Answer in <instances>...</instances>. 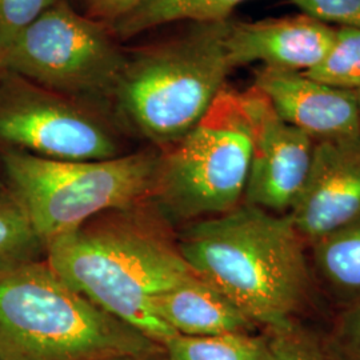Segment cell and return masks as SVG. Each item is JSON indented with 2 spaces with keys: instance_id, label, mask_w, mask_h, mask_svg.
Returning a JSON list of instances; mask_svg holds the SVG:
<instances>
[{
  "instance_id": "26",
  "label": "cell",
  "mask_w": 360,
  "mask_h": 360,
  "mask_svg": "<svg viewBox=\"0 0 360 360\" xmlns=\"http://www.w3.org/2000/svg\"><path fill=\"white\" fill-rule=\"evenodd\" d=\"M3 188H6V183L3 179V174H1V168H0V190H3Z\"/></svg>"
},
{
  "instance_id": "11",
  "label": "cell",
  "mask_w": 360,
  "mask_h": 360,
  "mask_svg": "<svg viewBox=\"0 0 360 360\" xmlns=\"http://www.w3.org/2000/svg\"><path fill=\"white\" fill-rule=\"evenodd\" d=\"M254 87L285 123L315 141L360 134L356 91L324 84L306 72L263 67Z\"/></svg>"
},
{
  "instance_id": "21",
  "label": "cell",
  "mask_w": 360,
  "mask_h": 360,
  "mask_svg": "<svg viewBox=\"0 0 360 360\" xmlns=\"http://www.w3.org/2000/svg\"><path fill=\"white\" fill-rule=\"evenodd\" d=\"M304 15L326 25L360 28V0H291Z\"/></svg>"
},
{
  "instance_id": "17",
  "label": "cell",
  "mask_w": 360,
  "mask_h": 360,
  "mask_svg": "<svg viewBox=\"0 0 360 360\" xmlns=\"http://www.w3.org/2000/svg\"><path fill=\"white\" fill-rule=\"evenodd\" d=\"M46 259V245L25 207L7 187L0 190V266Z\"/></svg>"
},
{
  "instance_id": "18",
  "label": "cell",
  "mask_w": 360,
  "mask_h": 360,
  "mask_svg": "<svg viewBox=\"0 0 360 360\" xmlns=\"http://www.w3.org/2000/svg\"><path fill=\"white\" fill-rule=\"evenodd\" d=\"M306 74L333 87L360 90V28H336L330 51Z\"/></svg>"
},
{
  "instance_id": "12",
  "label": "cell",
  "mask_w": 360,
  "mask_h": 360,
  "mask_svg": "<svg viewBox=\"0 0 360 360\" xmlns=\"http://www.w3.org/2000/svg\"><path fill=\"white\" fill-rule=\"evenodd\" d=\"M336 28L309 15L262 22L229 20L226 46L232 67H264L309 72L330 51Z\"/></svg>"
},
{
  "instance_id": "14",
  "label": "cell",
  "mask_w": 360,
  "mask_h": 360,
  "mask_svg": "<svg viewBox=\"0 0 360 360\" xmlns=\"http://www.w3.org/2000/svg\"><path fill=\"white\" fill-rule=\"evenodd\" d=\"M309 245L315 270L335 294L360 299V217Z\"/></svg>"
},
{
  "instance_id": "19",
  "label": "cell",
  "mask_w": 360,
  "mask_h": 360,
  "mask_svg": "<svg viewBox=\"0 0 360 360\" xmlns=\"http://www.w3.org/2000/svg\"><path fill=\"white\" fill-rule=\"evenodd\" d=\"M269 331L266 360H336L316 340L297 331L294 324Z\"/></svg>"
},
{
  "instance_id": "2",
  "label": "cell",
  "mask_w": 360,
  "mask_h": 360,
  "mask_svg": "<svg viewBox=\"0 0 360 360\" xmlns=\"http://www.w3.org/2000/svg\"><path fill=\"white\" fill-rule=\"evenodd\" d=\"M181 254L245 316L267 330L292 326L311 295L306 240L287 214L242 203L178 229Z\"/></svg>"
},
{
  "instance_id": "22",
  "label": "cell",
  "mask_w": 360,
  "mask_h": 360,
  "mask_svg": "<svg viewBox=\"0 0 360 360\" xmlns=\"http://www.w3.org/2000/svg\"><path fill=\"white\" fill-rule=\"evenodd\" d=\"M339 351L349 360H360V299L352 302L339 318L336 328Z\"/></svg>"
},
{
  "instance_id": "15",
  "label": "cell",
  "mask_w": 360,
  "mask_h": 360,
  "mask_svg": "<svg viewBox=\"0 0 360 360\" xmlns=\"http://www.w3.org/2000/svg\"><path fill=\"white\" fill-rule=\"evenodd\" d=\"M245 0H147L138 10L111 27L120 41L175 22L214 23L229 20Z\"/></svg>"
},
{
  "instance_id": "24",
  "label": "cell",
  "mask_w": 360,
  "mask_h": 360,
  "mask_svg": "<svg viewBox=\"0 0 360 360\" xmlns=\"http://www.w3.org/2000/svg\"><path fill=\"white\" fill-rule=\"evenodd\" d=\"M105 360H169L167 355L165 354L163 347L156 348L148 352H142V354H132V355H124V356H116V358H110Z\"/></svg>"
},
{
  "instance_id": "1",
  "label": "cell",
  "mask_w": 360,
  "mask_h": 360,
  "mask_svg": "<svg viewBox=\"0 0 360 360\" xmlns=\"http://www.w3.org/2000/svg\"><path fill=\"white\" fill-rule=\"evenodd\" d=\"M65 283L163 346L175 333L154 300L196 272L180 251L178 227L151 199L95 215L46 245Z\"/></svg>"
},
{
  "instance_id": "9",
  "label": "cell",
  "mask_w": 360,
  "mask_h": 360,
  "mask_svg": "<svg viewBox=\"0 0 360 360\" xmlns=\"http://www.w3.org/2000/svg\"><path fill=\"white\" fill-rule=\"evenodd\" d=\"M240 95L252 134L243 202L288 214L309 176L315 139L285 123L254 86Z\"/></svg>"
},
{
  "instance_id": "8",
  "label": "cell",
  "mask_w": 360,
  "mask_h": 360,
  "mask_svg": "<svg viewBox=\"0 0 360 360\" xmlns=\"http://www.w3.org/2000/svg\"><path fill=\"white\" fill-rule=\"evenodd\" d=\"M119 41L110 27L58 0L7 46L6 65L49 90L110 104L127 58Z\"/></svg>"
},
{
  "instance_id": "23",
  "label": "cell",
  "mask_w": 360,
  "mask_h": 360,
  "mask_svg": "<svg viewBox=\"0 0 360 360\" xmlns=\"http://www.w3.org/2000/svg\"><path fill=\"white\" fill-rule=\"evenodd\" d=\"M84 13L105 26L111 27L138 10L147 0H83Z\"/></svg>"
},
{
  "instance_id": "27",
  "label": "cell",
  "mask_w": 360,
  "mask_h": 360,
  "mask_svg": "<svg viewBox=\"0 0 360 360\" xmlns=\"http://www.w3.org/2000/svg\"><path fill=\"white\" fill-rule=\"evenodd\" d=\"M356 95H358V104H359V114H360V90L356 91Z\"/></svg>"
},
{
  "instance_id": "16",
  "label": "cell",
  "mask_w": 360,
  "mask_h": 360,
  "mask_svg": "<svg viewBox=\"0 0 360 360\" xmlns=\"http://www.w3.org/2000/svg\"><path fill=\"white\" fill-rule=\"evenodd\" d=\"M162 347L169 360H266L269 338L254 333L175 334Z\"/></svg>"
},
{
  "instance_id": "10",
  "label": "cell",
  "mask_w": 360,
  "mask_h": 360,
  "mask_svg": "<svg viewBox=\"0 0 360 360\" xmlns=\"http://www.w3.org/2000/svg\"><path fill=\"white\" fill-rule=\"evenodd\" d=\"M287 215L309 245L360 217V134L315 141L309 176Z\"/></svg>"
},
{
  "instance_id": "13",
  "label": "cell",
  "mask_w": 360,
  "mask_h": 360,
  "mask_svg": "<svg viewBox=\"0 0 360 360\" xmlns=\"http://www.w3.org/2000/svg\"><path fill=\"white\" fill-rule=\"evenodd\" d=\"M154 311L175 334L206 336L254 333L257 328L255 323L198 274L158 296Z\"/></svg>"
},
{
  "instance_id": "4",
  "label": "cell",
  "mask_w": 360,
  "mask_h": 360,
  "mask_svg": "<svg viewBox=\"0 0 360 360\" xmlns=\"http://www.w3.org/2000/svg\"><path fill=\"white\" fill-rule=\"evenodd\" d=\"M159 347L65 283L46 259L0 266V360H105Z\"/></svg>"
},
{
  "instance_id": "5",
  "label": "cell",
  "mask_w": 360,
  "mask_h": 360,
  "mask_svg": "<svg viewBox=\"0 0 360 360\" xmlns=\"http://www.w3.org/2000/svg\"><path fill=\"white\" fill-rule=\"evenodd\" d=\"M159 159L160 150L153 146L102 160H52L0 150L6 187L46 245L104 211L151 199Z\"/></svg>"
},
{
  "instance_id": "3",
  "label": "cell",
  "mask_w": 360,
  "mask_h": 360,
  "mask_svg": "<svg viewBox=\"0 0 360 360\" xmlns=\"http://www.w3.org/2000/svg\"><path fill=\"white\" fill-rule=\"evenodd\" d=\"M229 20L193 23L127 51L110 107L132 138L165 150L203 119L233 70L226 46Z\"/></svg>"
},
{
  "instance_id": "6",
  "label": "cell",
  "mask_w": 360,
  "mask_h": 360,
  "mask_svg": "<svg viewBox=\"0 0 360 360\" xmlns=\"http://www.w3.org/2000/svg\"><path fill=\"white\" fill-rule=\"evenodd\" d=\"M252 155L242 95L224 89L203 119L160 150L151 200L178 229L240 206Z\"/></svg>"
},
{
  "instance_id": "20",
  "label": "cell",
  "mask_w": 360,
  "mask_h": 360,
  "mask_svg": "<svg viewBox=\"0 0 360 360\" xmlns=\"http://www.w3.org/2000/svg\"><path fill=\"white\" fill-rule=\"evenodd\" d=\"M58 0H0V37L7 46Z\"/></svg>"
},
{
  "instance_id": "7",
  "label": "cell",
  "mask_w": 360,
  "mask_h": 360,
  "mask_svg": "<svg viewBox=\"0 0 360 360\" xmlns=\"http://www.w3.org/2000/svg\"><path fill=\"white\" fill-rule=\"evenodd\" d=\"M131 139L108 103L49 90L11 71L0 80V150L102 160L136 150Z\"/></svg>"
},
{
  "instance_id": "25",
  "label": "cell",
  "mask_w": 360,
  "mask_h": 360,
  "mask_svg": "<svg viewBox=\"0 0 360 360\" xmlns=\"http://www.w3.org/2000/svg\"><path fill=\"white\" fill-rule=\"evenodd\" d=\"M7 65H6V44L0 37V80L7 74Z\"/></svg>"
}]
</instances>
